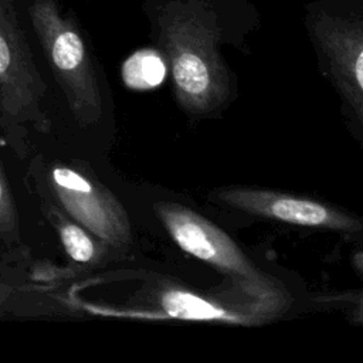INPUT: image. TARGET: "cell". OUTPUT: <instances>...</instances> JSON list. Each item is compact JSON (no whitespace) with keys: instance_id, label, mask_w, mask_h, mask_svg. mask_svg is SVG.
Instances as JSON below:
<instances>
[{"instance_id":"1","label":"cell","mask_w":363,"mask_h":363,"mask_svg":"<svg viewBox=\"0 0 363 363\" xmlns=\"http://www.w3.org/2000/svg\"><path fill=\"white\" fill-rule=\"evenodd\" d=\"M41 79L11 0H0V130L14 155L24 159L30 133H48Z\"/></svg>"},{"instance_id":"2","label":"cell","mask_w":363,"mask_h":363,"mask_svg":"<svg viewBox=\"0 0 363 363\" xmlns=\"http://www.w3.org/2000/svg\"><path fill=\"white\" fill-rule=\"evenodd\" d=\"M26 183L40 200L57 206L101 241L113 247L130 242V223L125 208L79 164L45 162L35 156L27 167Z\"/></svg>"},{"instance_id":"3","label":"cell","mask_w":363,"mask_h":363,"mask_svg":"<svg viewBox=\"0 0 363 363\" xmlns=\"http://www.w3.org/2000/svg\"><path fill=\"white\" fill-rule=\"evenodd\" d=\"M33 24L74 121L79 126L96 125L102 116V96L82 38L60 20L45 0L34 4Z\"/></svg>"},{"instance_id":"4","label":"cell","mask_w":363,"mask_h":363,"mask_svg":"<svg viewBox=\"0 0 363 363\" xmlns=\"http://www.w3.org/2000/svg\"><path fill=\"white\" fill-rule=\"evenodd\" d=\"M153 208L170 238L187 254L231 277L242 288L281 291L221 228L200 213L173 201H159Z\"/></svg>"},{"instance_id":"5","label":"cell","mask_w":363,"mask_h":363,"mask_svg":"<svg viewBox=\"0 0 363 363\" xmlns=\"http://www.w3.org/2000/svg\"><path fill=\"white\" fill-rule=\"evenodd\" d=\"M211 196L224 206L259 218L308 228L342 233L362 231V221L353 214L286 191L255 187H221L213 191Z\"/></svg>"},{"instance_id":"6","label":"cell","mask_w":363,"mask_h":363,"mask_svg":"<svg viewBox=\"0 0 363 363\" xmlns=\"http://www.w3.org/2000/svg\"><path fill=\"white\" fill-rule=\"evenodd\" d=\"M285 299H264L242 305L224 303L183 289L162 292L159 306L167 318L186 320H214L240 325H258L275 316Z\"/></svg>"},{"instance_id":"7","label":"cell","mask_w":363,"mask_h":363,"mask_svg":"<svg viewBox=\"0 0 363 363\" xmlns=\"http://www.w3.org/2000/svg\"><path fill=\"white\" fill-rule=\"evenodd\" d=\"M40 203L45 218L54 227L69 259L81 265L95 262L99 257V248L94 235L52 203L44 200H40Z\"/></svg>"},{"instance_id":"8","label":"cell","mask_w":363,"mask_h":363,"mask_svg":"<svg viewBox=\"0 0 363 363\" xmlns=\"http://www.w3.org/2000/svg\"><path fill=\"white\" fill-rule=\"evenodd\" d=\"M0 245L10 251H18L21 247L20 216L17 210L10 183L0 157Z\"/></svg>"},{"instance_id":"9","label":"cell","mask_w":363,"mask_h":363,"mask_svg":"<svg viewBox=\"0 0 363 363\" xmlns=\"http://www.w3.org/2000/svg\"><path fill=\"white\" fill-rule=\"evenodd\" d=\"M163 75L164 64L152 51H139L123 65V79L133 88H152L163 79Z\"/></svg>"},{"instance_id":"10","label":"cell","mask_w":363,"mask_h":363,"mask_svg":"<svg viewBox=\"0 0 363 363\" xmlns=\"http://www.w3.org/2000/svg\"><path fill=\"white\" fill-rule=\"evenodd\" d=\"M17 259L18 255L14 261L0 259V291H17L31 286L30 272Z\"/></svg>"},{"instance_id":"11","label":"cell","mask_w":363,"mask_h":363,"mask_svg":"<svg viewBox=\"0 0 363 363\" xmlns=\"http://www.w3.org/2000/svg\"><path fill=\"white\" fill-rule=\"evenodd\" d=\"M26 289V288H24ZM23 291V289H17V291H0V316H4L7 313H13V303H14V298L16 295Z\"/></svg>"}]
</instances>
